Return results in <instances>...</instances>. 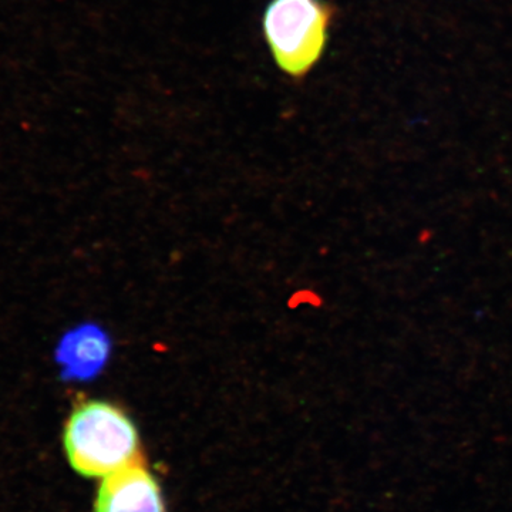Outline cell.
Instances as JSON below:
<instances>
[{
    "label": "cell",
    "mask_w": 512,
    "mask_h": 512,
    "mask_svg": "<svg viewBox=\"0 0 512 512\" xmlns=\"http://www.w3.org/2000/svg\"><path fill=\"white\" fill-rule=\"evenodd\" d=\"M63 446L84 477L106 478L143 461L140 433L119 404L77 397L64 424Z\"/></svg>",
    "instance_id": "obj_1"
},
{
    "label": "cell",
    "mask_w": 512,
    "mask_h": 512,
    "mask_svg": "<svg viewBox=\"0 0 512 512\" xmlns=\"http://www.w3.org/2000/svg\"><path fill=\"white\" fill-rule=\"evenodd\" d=\"M333 10L325 0H271L262 29L276 66L292 79H303L322 59Z\"/></svg>",
    "instance_id": "obj_2"
},
{
    "label": "cell",
    "mask_w": 512,
    "mask_h": 512,
    "mask_svg": "<svg viewBox=\"0 0 512 512\" xmlns=\"http://www.w3.org/2000/svg\"><path fill=\"white\" fill-rule=\"evenodd\" d=\"M94 512H167L157 478L143 461L103 478Z\"/></svg>",
    "instance_id": "obj_3"
},
{
    "label": "cell",
    "mask_w": 512,
    "mask_h": 512,
    "mask_svg": "<svg viewBox=\"0 0 512 512\" xmlns=\"http://www.w3.org/2000/svg\"><path fill=\"white\" fill-rule=\"evenodd\" d=\"M110 352L107 333L99 326L83 325L63 336L57 346L56 360L66 379L87 380L99 375Z\"/></svg>",
    "instance_id": "obj_4"
}]
</instances>
